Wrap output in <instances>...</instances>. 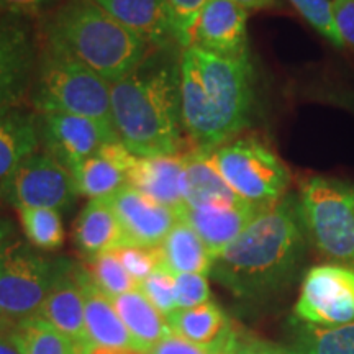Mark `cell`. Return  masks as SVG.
<instances>
[{
    "label": "cell",
    "instance_id": "cell-1",
    "mask_svg": "<svg viewBox=\"0 0 354 354\" xmlns=\"http://www.w3.org/2000/svg\"><path fill=\"white\" fill-rule=\"evenodd\" d=\"M307 254L299 198L287 196L261 210L216 256L210 276L241 300L272 299L297 279Z\"/></svg>",
    "mask_w": 354,
    "mask_h": 354
},
{
    "label": "cell",
    "instance_id": "cell-2",
    "mask_svg": "<svg viewBox=\"0 0 354 354\" xmlns=\"http://www.w3.org/2000/svg\"><path fill=\"white\" fill-rule=\"evenodd\" d=\"M254 112V69L250 55L223 56L189 46L180 55V118L196 149L234 140Z\"/></svg>",
    "mask_w": 354,
    "mask_h": 354
},
{
    "label": "cell",
    "instance_id": "cell-3",
    "mask_svg": "<svg viewBox=\"0 0 354 354\" xmlns=\"http://www.w3.org/2000/svg\"><path fill=\"white\" fill-rule=\"evenodd\" d=\"M179 48L151 50L112 86V120L118 140L138 158L174 156L183 148Z\"/></svg>",
    "mask_w": 354,
    "mask_h": 354
},
{
    "label": "cell",
    "instance_id": "cell-4",
    "mask_svg": "<svg viewBox=\"0 0 354 354\" xmlns=\"http://www.w3.org/2000/svg\"><path fill=\"white\" fill-rule=\"evenodd\" d=\"M38 38L76 57L110 86L127 77L151 51L95 0H63L41 19Z\"/></svg>",
    "mask_w": 354,
    "mask_h": 354
},
{
    "label": "cell",
    "instance_id": "cell-5",
    "mask_svg": "<svg viewBox=\"0 0 354 354\" xmlns=\"http://www.w3.org/2000/svg\"><path fill=\"white\" fill-rule=\"evenodd\" d=\"M39 53L30 91L37 113H69L113 128L112 86L55 44L38 38Z\"/></svg>",
    "mask_w": 354,
    "mask_h": 354
},
{
    "label": "cell",
    "instance_id": "cell-6",
    "mask_svg": "<svg viewBox=\"0 0 354 354\" xmlns=\"http://www.w3.org/2000/svg\"><path fill=\"white\" fill-rule=\"evenodd\" d=\"M299 205L307 238L320 254L354 269V184L312 176L304 180Z\"/></svg>",
    "mask_w": 354,
    "mask_h": 354
},
{
    "label": "cell",
    "instance_id": "cell-7",
    "mask_svg": "<svg viewBox=\"0 0 354 354\" xmlns=\"http://www.w3.org/2000/svg\"><path fill=\"white\" fill-rule=\"evenodd\" d=\"M209 154L230 189L256 209H269L287 196L290 172L264 141L236 138Z\"/></svg>",
    "mask_w": 354,
    "mask_h": 354
},
{
    "label": "cell",
    "instance_id": "cell-8",
    "mask_svg": "<svg viewBox=\"0 0 354 354\" xmlns=\"http://www.w3.org/2000/svg\"><path fill=\"white\" fill-rule=\"evenodd\" d=\"M61 258L50 259L32 245L12 241L0 261V313L17 323L37 317L55 281Z\"/></svg>",
    "mask_w": 354,
    "mask_h": 354
},
{
    "label": "cell",
    "instance_id": "cell-9",
    "mask_svg": "<svg viewBox=\"0 0 354 354\" xmlns=\"http://www.w3.org/2000/svg\"><path fill=\"white\" fill-rule=\"evenodd\" d=\"M294 315L305 325L331 328L354 322V269L322 264L305 274Z\"/></svg>",
    "mask_w": 354,
    "mask_h": 354
},
{
    "label": "cell",
    "instance_id": "cell-10",
    "mask_svg": "<svg viewBox=\"0 0 354 354\" xmlns=\"http://www.w3.org/2000/svg\"><path fill=\"white\" fill-rule=\"evenodd\" d=\"M74 177L63 165L44 151L26 158L8 183L3 202L15 209H53L66 212L77 198Z\"/></svg>",
    "mask_w": 354,
    "mask_h": 354
},
{
    "label": "cell",
    "instance_id": "cell-11",
    "mask_svg": "<svg viewBox=\"0 0 354 354\" xmlns=\"http://www.w3.org/2000/svg\"><path fill=\"white\" fill-rule=\"evenodd\" d=\"M39 43L28 20L0 17V109L20 107L28 99Z\"/></svg>",
    "mask_w": 354,
    "mask_h": 354
},
{
    "label": "cell",
    "instance_id": "cell-12",
    "mask_svg": "<svg viewBox=\"0 0 354 354\" xmlns=\"http://www.w3.org/2000/svg\"><path fill=\"white\" fill-rule=\"evenodd\" d=\"M44 153L63 165L71 174L86 159L99 153L109 141L118 140L115 128L92 118L69 113H38Z\"/></svg>",
    "mask_w": 354,
    "mask_h": 354
},
{
    "label": "cell",
    "instance_id": "cell-13",
    "mask_svg": "<svg viewBox=\"0 0 354 354\" xmlns=\"http://www.w3.org/2000/svg\"><path fill=\"white\" fill-rule=\"evenodd\" d=\"M120 221L127 245L158 248L179 221V214L151 201L131 184L107 197Z\"/></svg>",
    "mask_w": 354,
    "mask_h": 354
},
{
    "label": "cell",
    "instance_id": "cell-14",
    "mask_svg": "<svg viewBox=\"0 0 354 354\" xmlns=\"http://www.w3.org/2000/svg\"><path fill=\"white\" fill-rule=\"evenodd\" d=\"M38 317L46 320L51 326L63 333L81 351L94 344L88 339L84 323V299L81 282H79V264L68 258H61L57 274L48 297L44 300Z\"/></svg>",
    "mask_w": 354,
    "mask_h": 354
},
{
    "label": "cell",
    "instance_id": "cell-15",
    "mask_svg": "<svg viewBox=\"0 0 354 354\" xmlns=\"http://www.w3.org/2000/svg\"><path fill=\"white\" fill-rule=\"evenodd\" d=\"M190 46L223 56L248 55V12L233 0H209L194 26Z\"/></svg>",
    "mask_w": 354,
    "mask_h": 354
},
{
    "label": "cell",
    "instance_id": "cell-16",
    "mask_svg": "<svg viewBox=\"0 0 354 354\" xmlns=\"http://www.w3.org/2000/svg\"><path fill=\"white\" fill-rule=\"evenodd\" d=\"M259 212V209L245 201L214 202L185 207L180 212V220L196 230L215 259L225 248L240 236Z\"/></svg>",
    "mask_w": 354,
    "mask_h": 354
},
{
    "label": "cell",
    "instance_id": "cell-17",
    "mask_svg": "<svg viewBox=\"0 0 354 354\" xmlns=\"http://www.w3.org/2000/svg\"><path fill=\"white\" fill-rule=\"evenodd\" d=\"M138 161L120 140L109 141L73 172L77 194L82 197L104 198L130 184V172Z\"/></svg>",
    "mask_w": 354,
    "mask_h": 354
},
{
    "label": "cell",
    "instance_id": "cell-18",
    "mask_svg": "<svg viewBox=\"0 0 354 354\" xmlns=\"http://www.w3.org/2000/svg\"><path fill=\"white\" fill-rule=\"evenodd\" d=\"M151 50L179 48L166 0H95Z\"/></svg>",
    "mask_w": 354,
    "mask_h": 354
},
{
    "label": "cell",
    "instance_id": "cell-19",
    "mask_svg": "<svg viewBox=\"0 0 354 354\" xmlns=\"http://www.w3.org/2000/svg\"><path fill=\"white\" fill-rule=\"evenodd\" d=\"M39 146V117L33 109H0V202L13 174Z\"/></svg>",
    "mask_w": 354,
    "mask_h": 354
},
{
    "label": "cell",
    "instance_id": "cell-20",
    "mask_svg": "<svg viewBox=\"0 0 354 354\" xmlns=\"http://www.w3.org/2000/svg\"><path fill=\"white\" fill-rule=\"evenodd\" d=\"M130 184L151 201L179 214L185 209L184 154L138 158L130 172Z\"/></svg>",
    "mask_w": 354,
    "mask_h": 354
},
{
    "label": "cell",
    "instance_id": "cell-21",
    "mask_svg": "<svg viewBox=\"0 0 354 354\" xmlns=\"http://www.w3.org/2000/svg\"><path fill=\"white\" fill-rule=\"evenodd\" d=\"M79 282H81L84 299V323L91 343L94 346L138 349L130 331L118 317L112 299L94 284L86 266L81 264H79Z\"/></svg>",
    "mask_w": 354,
    "mask_h": 354
},
{
    "label": "cell",
    "instance_id": "cell-22",
    "mask_svg": "<svg viewBox=\"0 0 354 354\" xmlns=\"http://www.w3.org/2000/svg\"><path fill=\"white\" fill-rule=\"evenodd\" d=\"M74 241L86 259L127 245L120 221L107 197L87 202L74 225Z\"/></svg>",
    "mask_w": 354,
    "mask_h": 354
},
{
    "label": "cell",
    "instance_id": "cell-23",
    "mask_svg": "<svg viewBox=\"0 0 354 354\" xmlns=\"http://www.w3.org/2000/svg\"><path fill=\"white\" fill-rule=\"evenodd\" d=\"M112 304L140 351L148 353L154 344L171 333L167 318L140 289L113 297Z\"/></svg>",
    "mask_w": 354,
    "mask_h": 354
},
{
    "label": "cell",
    "instance_id": "cell-24",
    "mask_svg": "<svg viewBox=\"0 0 354 354\" xmlns=\"http://www.w3.org/2000/svg\"><path fill=\"white\" fill-rule=\"evenodd\" d=\"M161 264L172 274H210L214 266V256L196 233L184 220H179L167 233L165 241L159 245Z\"/></svg>",
    "mask_w": 354,
    "mask_h": 354
},
{
    "label": "cell",
    "instance_id": "cell-25",
    "mask_svg": "<svg viewBox=\"0 0 354 354\" xmlns=\"http://www.w3.org/2000/svg\"><path fill=\"white\" fill-rule=\"evenodd\" d=\"M185 162V207L214 202L241 201L216 171L207 149L192 148L184 154Z\"/></svg>",
    "mask_w": 354,
    "mask_h": 354
},
{
    "label": "cell",
    "instance_id": "cell-26",
    "mask_svg": "<svg viewBox=\"0 0 354 354\" xmlns=\"http://www.w3.org/2000/svg\"><path fill=\"white\" fill-rule=\"evenodd\" d=\"M172 333L197 344H216L233 328L227 313L215 302H207L192 308H176L167 315Z\"/></svg>",
    "mask_w": 354,
    "mask_h": 354
},
{
    "label": "cell",
    "instance_id": "cell-27",
    "mask_svg": "<svg viewBox=\"0 0 354 354\" xmlns=\"http://www.w3.org/2000/svg\"><path fill=\"white\" fill-rule=\"evenodd\" d=\"M10 338L20 354H86L38 315L17 322Z\"/></svg>",
    "mask_w": 354,
    "mask_h": 354
},
{
    "label": "cell",
    "instance_id": "cell-28",
    "mask_svg": "<svg viewBox=\"0 0 354 354\" xmlns=\"http://www.w3.org/2000/svg\"><path fill=\"white\" fill-rule=\"evenodd\" d=\"M289 354H354V322L320 328L304 325Z\"/></svg>",
    "mask_w": 354,
    "mask_h": 354
},
{
    "label": "cell",
    "instance_id": "cell-29",
    "mask_svg": "<svg viewBox=\"0 0 354 354\" xmlns=\"http://www.w3.org/2000/svg\"><path fill=\"white\" fill-rule=\"evenodd\" d=\"M21 228L30 245L41 251H56L64 245V225L59 212L53 209H17Z\"/></svg>",
    "mask_w": 354,
    "mask_h": 354
},
{
    "label": "cell",
    "instance_id": "cell-30",
    "mask_svg": "<svg viewBox=\"0 0 354 354\" xmlns=\"http://www.w3.org/2000/svg\"><path fill=\"white\" fill-rule=\"evenodd\" d=\"M86 269L94 284L110 299L138 289L136 281L127 272L113 251L87 259Z\"/></svg>",
    "mask_w": 354,
    "mask_h": 354
},
{
    "label": "cell",
    "instance_id": "cell-31",
    "mask_svg": "<svg viewBox=\"0 0 354 354\" xmlns=\"http://www.w3.org/2000/svg\"><path fill=\"white\" fill-rule=\"evenodd\" d=\"M307 24L315 28L326 41L343 50L344 43L336 28L333 3L331 0H289Z\"/></svg>",
    "mask_w": 354,
    "mask_h": 354
},
{
    "label": "cell",
    "instance_id": "cell-32",
    "mask_svg": "<svg viewBox=\"0 0 354 354\" xmlns=\"http://www.w3.org/2000/svg\"><path fill=\"white\" fill-rule=\"evenodd\" d=\"M174 277V274L161 264L138 287L149 302L166 317L177 308Z\"/></svg>",
    "mask_w": 354,
    "mask_h": 354
},
{
    "label": "cell",
    "instance_id": "cell-33",
    "mask_svg": "<svg viewBox=\"0 0 354 354\" xmlns=\"http://www.w3.org/2000/svg\"><path fill=\"white\" fill-rule=\"evenodd\" d=\"M120 259L127 272L135 279L136 284L145 281L158 266H161V253L158 248H145L136 245H125L113 251Z\"/></svg>",
    "mask_w": 354,
    "mask_h": 354
},
{
    "label": "cell",
    "instance_id": "cell-34",
    "mask_svg": "<svg viewBox=\"0 0 354 354\" xmlns=\"http://www.w3.org/2000/svg\"><path fill=\"white\" fill-rule=\"evenodd\" d=\"M207 2L209 0H166L180 50L190 46L192 30Z\"/></svg>",
    "mask_w": 354,
    "mask_h": 354
},
{
    "label": "cell",
    "instance_id": "cell-35",
    "mask_svg": "<svg viewBox=\"0 0 354 354\" xmlns=\"http://www.w3.org/2000/svg\"><path fill=\"white\" fill-rule=\"evenodd\" d=\"M177 308H192L210 302L212 292L209 279L203 274H174Z\"/></svg>",
    "mask_w": 354,
    "mask_h": 354
},
{
    "label": "cell",
    "instance_id": "cell-36",
    "mask_svg": "<svg viewBox=\"0 0 354 354\" xmlns=\"http://www.w3.org/2000/svg\"><path fill=\"white\" fill-rule=\"evenodd\" d=\"M61 2L63 0H0V13L25 20L38 19V17L43 19Z\"/></svg>",
    "mask_w": 354,
    "mask_h": 354
},
{
    "label": "cell",
    "instance_id": "cell-37",
    "mask_svg": "<svg viewBox=\"0 0 354 354\" xmlns=\"http://www.w3.org/2000/svg\"><path fill=\"white\" fill-rule=\"evenodd\" d=\"M218 344L220 342L216 344H210V346L197 344L171 331L158 344H154L148 351V354H214L216 348H218Z\"/></svg>",
    "mask_w": 354,
    "mask_h": 354
},
{
    "label": "cell",
    "instance_id": "cell-38",
    "mask_svg": "<svg viewBox=\"0 0 354 354\" xmlns=\"http://www.w3.org/2000/svg\"><path fill=\"white\" fill-rule=\"evenodd\" d=\"M336 28L342 37L344 48L354 51V0H331Z\"/></svg>",
    "mask_w": 354,
    "mask_h": 354
},
{
    "label": "cell",
    "instance_id": "cell-39",
    "mask_svg": "<svg viewBox=\"0 0 354 354\" xmlns=\"http://www.w3.org/2000/svg\"><path fill=\"white\" fill-rule=\"evenodd\" d=\"M238 354H289V349L276 346V344L264 342V339L241 336Z\"/></svg>",
    "mask_w": 354,
    "mask_h": 354
},
{
    "label": "cell",
    "instance_id": "cell-40",
    "mask_svg": "<svg viewBox=\"0 0 354 354\" xmlns=\"http://www.w3.org/2000/svg\"><path fill=\"white\" fill-rule=\"evenodd\" d=\"M325 99L331 104H338L349 112L354 113V91L348 88H336V91H328L325 94Z\"/></svg>",
    "mask_w": 354,
    "mask_h": 354
},
{
    "label": "cell",
    "instance_id": "cell-41",
    "mask_svg": "<svg viewBox=\"0 0 354 354\" xmlns=\"http://www.w3.org/2000/svg\"><path fill=\"white\" fill-rule=\"evenodd\" d=\"M240 342H241V336L236 333V330L232 328L221 339L218 348L214 354H238V349H240Z\"/></svg>",
    "mask_w": 354,
    "mask_h": 354
},
{
    "label": "cell",
    "instance_id": "cell-42",
    "mask_svg": "<svg viewBox=\"0 0 354 354\" xmlns=\"http://www.w3.org/2000/svg\"><path fill=\"white\" fill-rule=\"evenodd\" d=\"M12 234H13V227L10 221L0 218V261H2L3 254H6L7 248L10 246Z\"/></svg>",
    "mask_w": 354,
    "mask_h": 354
},
{
    "label": "cell",
    "instance_id": "cell-43",
    "mask_svg": "<svg viewBox=\"0 0 354 354\" xmlns=\"http://www.w3.org/2000/svg\"><path fill=\"white\" fill-rule=\"evenodd\" d=\"M86 354H148L131 348H110V346H91Z\"/></svg>",
    "mask_w": 354,
    "mask_h": 354
},
{
    "label": "cell",
    "instance_id": "cell-44",
    "mask_svg": "<svg viewBox=\"0 0 354 354\" xmlns=\"http://www.w3.org/2000/svg\"><path fill=\"white\" fill-rule=\"evenodd\" d=\"M238 6L245 8L246 12L251 10H263V8H269L276 3V0H233Z\"/></svg>",
    "mask_w": 354,
    "mask_h": 354
},
{
    "label": "cell",
    "instance_id": "cell-45",
    "mask_svg": "<svg viewBox=\"0 0 354 354\" xmlns=\"http://www.w3.org/2000/svg\"><path fill=\"white\" fill-rule=\"evenodd\" d=\"M0 354H20L19 348L12 342L10 335L0 336Z\"/></svg>",
    "mask_w": 354,
    "mask_h": 354
},
{
    "label": "cell",
    "instance_id": "cell-46",
    "mask_svg": "<svg viewBox=\"0 0 354 354\" xmlns=\"http://www.w3.org/2000/svg\"><path fill=\"white\" fill-rule=\"evenodd\" d=\"M13 325H15V323L10 322L7 317H3L2 313H0V336L10 335Z\"/></svg>",
    "mask_w": 354,
    "mask_h": 354
},
{
    "label": "cell",
    "instance_id": "cell-47",
    "mask_svg": "<svg viewBox=\"0 0 354 354\" xmlns=\"http://www.w3.org/2000/svg\"><path fill=\"white\" fill-rule=\"evenodd\" d=\"M0 17H2V13H0Z\"/></svg>",
    "mask_w": 354,
    "mask_h": 354
}]
</instances>
